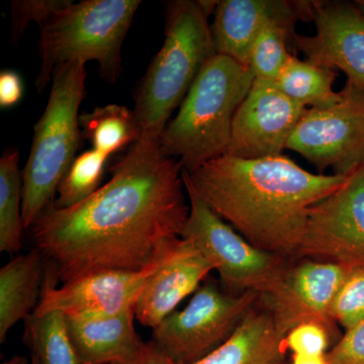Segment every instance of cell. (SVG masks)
<instances>
[{
	"label": "cell",
	"instance_id": "20",
	"mask_svg": "<svg viewBox=\"0 0 364 364\" xmlns=\"http://www.w3.org/2000/svg\"><path fill=\"white\" fill-rule=\"evenodd\" d=\"M337 72L291 54L274 85L284 95L308 109L331 107L340 100L333 90Z\"/></svg>",
	"mask_w": 364,
	"mask_h": 364
},
{
	"label": "cell",
	"instance_id": "19",
	"mask_svg": "<svg viewBox=\"0 0 364 364\" xmlns=\"http://www.w3.org/2000/svg\"><path fill=\"white\" fill-rule=\"evenodd\" d=\"M45 272L44 256L36 248L16 256L0 269L1 343L6 342L9 330L30 317L39 305Z\"/></svg>",
	"mask_w": 364,
	"mask_h": 364
},
{
	"label": "cell",
	"instance_id": "25",
	"mask_svg": "<svg viewBox=\"0 0 364 364\" xmlns=\"http://www.w3.org/2000/svg\"><path fill=\"white\" fill-rule=\"evenodd\" d=\"M109 157L91 149L78 155L60 182L54 205L58 208L73 207L92 196L104 177Z\"/></svg>",
	"mask_w": 364,
	"mask_h": 364
},
{
	"label": "cell",
	"instance_id": "2",
	"mask_svg": "<svg viewBox=\"0 0 364 364\" xmlns=\"http://www.w3.org/2000/svg\"><path fill=\"white\" fill-rule=\"evenodd\" d=\"M348 176L314 174L284 155L240 159L223 155L193 172L186 191L255 247L296 259L309 210Z\"/></svg>",
	"mask_w": 364,
	"mask_h": 364
},
{
	"label": "cell",
	"instance_id": "27",
	"mask_svg": "<svg viewBox=\"0 0 364 364\" xmlns=\"http://www.w3.org/2000/svg\"><path fill=\"white\" fill-rule=\"evenodd\" d=\"M71 0H14L11 2V28L14 41L23 37L28 25L39 26L72 4Z\"/></svg>",
	"mask_w": 364,
	"mask_h": 364
},
{
	"label": "cell",
	"instance_id": "22",
	"mask_svg": "<svg viewBox=\"0 0 364 364\" xmlns=\"http://www.w3.org/2000/svg\"><path fill=\"white\" fill-rule=\"evenodd\" d=\"M23 341L40 364H82L72 343L63 313H33L25 320Z\"/></svg>",
	"mask_w": 364,
	"mask_h": 364
},
{
	"label": "cell",
	"instance_id": "15",
	"mask_svg": "<svg viewBox=\"0 0 364 364\" xmlns=\"http://www.w3.org/2000/svg\"><path fill=\"white\" fill-rule=\"evenodd\" d=\"M305 0H221L210 23L215 54L248 67L249 54L261 31L273 23L296 26L311 21Z\"/></svg>",
	"mask_w": 364,
	"mask_h": 364
},
{
	"label": "cell",
	"instance_id": "12",
	"mask_svg": "<svg viewBox=\"0 0 364 364\" xmlns=\"http://www.w3.org/2000/svg\"><path fill=\"white\" fill-rule=\"evenodd\" d=\"M163 260L141 272L111 269L90 273L61 287H57L58 279L46 264L42 294L33 313L41 315L56 311L67 317L97 318L134 310L148 280Z\"/></svg>",
	"mask_w": 364,
	"mask_h": 364
},
{
	"label": "cell",
	"instance_id": "18",
	"mask_svg": "<svg viewBox=\"0 0 364 364\" xmlns=\"http://www.w3.org/2000/svg\"><path fill=\"white\" fill-rule=\"evenodd\" d=\"M287 352L284 337L259 299L230 339L189 364H287Z\"/></svg>",
	"mask_w": 364,
	"mask_h": 364
},
{
	"label": "cell",
	"instance_id": "10",
	"mask_svg": "<svg viewBox=\"0 0 364 364\" xmlns=\"http://www.w3.org/2000/svg\"><path fill=\"white\" fill-rule=\"evenodd\" d=\"M364 267V166L309 210L296 259Z\"/></svg>",
	"mask_w": 364,
	"mask_h": 364
},
{
	"label": "cell",
	"instance_id": "7",
	"mask_svg": "<svg viewBox=\"0 0 364 364\" xmlns=\"http://www.w3.org/2000/svg\"><path fill=\"white\" fill-rule=\"evenodd\" d=\"M186 193L189 214L181 238L191 241L217 270L223 289L259 296L272 291L294 259L255 247L198 196Z\"/></svg>",
	"mask_w": 364,
	"mask_h": 364
},
{
	"label": "cell",
	"instance_id": "29",
	"mask_svg": "<svg viewBox=\"0 0 364 364\" xmlns=\"http://www.w3.org/2000/svg\"><path fill=\"white\" fill-rule=\"evenodd\" d=\"M326 359L329 364H364V320L340 337Z\"/></svg>",
	"mask_w": 364,
	"mask_h": 364
},
{
	"label": "cell",
	"instance_id": "24",
	"mask_svg": "<svg viewBox=\"0 0 364 364\" xmlns=\"http://www.w3.org/2000/svg\"><path fill=\"white\" fill-rule=\"evenodd\" d=\"M296 26L273 23L265 26L254 41L249 54L248 67L256 79L274 82L293 53Z\"/></svg>",
	"mask_w": 364,
	"mask_h": 364
},
{
	"label": "cell",
	"instance_id": "32",
	"mask_svg": "<svg viewBox=\"0 0 364 364\" xmlns=\"http://www.w3.org/2000/svg\"><path fill=\"white\" fill-rule=\"evenodd\" d=\"M289 364H329L326 355L321 356H299L291 355V363Z\"/></svg>",
	"mask_w": 364,
	"mask_h": 364
},
{
	"label": "cell",
	"instance_id": "23",
	"mask_svg": "<svg viewBox=\"0 0 364 364\" xmlns=\"http://www.w3.org/2000/svg\"><path fill=\"white\" fill-rule=\"evenodd\" d=\"M20 153L6 152L0 159V251L18 253L23 248V171Z\"/></svg>",
	"mask_w": 364,
	"mask_h": 364
},
{
	"label": "cell",
	"instance_id": "31",
	"mask_svg": "<svg viewBox=\"0 0 364 364\" xmlns=\"http://www.w3.org/2000/svg\"><path fill=\"white\" fill-rule=\"evenodd\" d=\"M143 364H171L168 359L158 350L153 342H148L146 346L145 358Z\"/></svg>",
	"mask_w": 364,
	"mask_h": 364
},
{
	"label": "cell",
	"instance_id": "11",
	"mask_svg": "<svg viewBox=\"0 0 364 364\" xmlns=\"http://www.w3.org/2000/svg\"><path fill=\"white\" fill-rule=\"evenodd\" d=\"M350 269L337 263L294 259L272 291L260 296V304L284 337L299 325L316 323L338 338L331 306Z\"/></svg>",
	"mask_w": 364,
	"mask_h": 364
},
{
	"label": "cell",
	"instance_id": "9",
	"mask_svg": "<svg viewBox=\"0 0 364 364\" xmlns=\"http://www.w3.org/2000/svg\"><path fill=\"white\" fill-rule=\"evenodd\" d=\"M287 149L318 170L349 176L364 166V90L347 80L331 107L306 109Z\"/></svg>",
	"mask_w": 364,
	"mask_h": 364
},
{
	"label": "cell",
	"instance_id": "16",
	"mask_svg": "<svg viewBox=\"0 0 364 364\" xmlns=\"http://www.w3.org/2000/svg\"><path fill=\"white\" fill-rule=\"evenodd\" d=\"M213 270L198 249L181 238L148 280L134 308L136 320L154 330L176 312V306L186 296L198 291Z\"/></svg>",
	"mask_w": 364,
	"mask_h": 364
},
{
	"label": "cell",
	"instance_id": "34",
	"mask_svg": "<svg viewBox=\"0 0 364 364\" xmlns=\"http://www.w3.org/2000/svg\"><path fill=\"white\" fill-rule=\"evenodd\" d=\"M354 4L358 7L359 11L364 14V0H355Z\"/></svg>",
	"mask_w": 364,
	"mask_h": 364
},
{
	"label": "cell",
	"instance_id": "37",
	"mask_svg": "<svg viewBox=\"0 0 364 364\" xmlns=\"http://www.w3.org/2000/svg\"><path fill=\"white\" fill-rule=\"evenodd\" d=\"M287 364H289V363H287Z\"/></svg>",
	"mask_w": 364,
	"mask_h": 364
},
{
	"label": "cell",
	"instance_id": "28",
	"mask_svg": "<svg viewBox=\"0 0 364 364\" xmlns=\"http://www.w3.org/2000/svg\"><path fill=\"white\" fill-rule=\"evenodd\" d=\"M336 340L324 326L306 323L294 328L284 337V344L291 355H326L330 343Z\"/></svg>",
	"mask_w": 364,
	"mask_h": 364
},
{
	"label": "cell",
	"instance_id": "14",
	"mask_svg": "<svg viewBox=\"0 0 364 364\" xmlns=\"http://www.w3.org/2000/svg\"><path fill=\"white\" fill-rule=\"evenodd\" d=\"M313 36L296 33L293 49L308 61L334 71L364 90V14L354 2L312 0Z\"/></svg>",
	"mask_w": 364,
	"mask_h": 364
},
{
	"label": "cell",
	"instance_id": "33",
	"mask_svg": "<svg viewBox=\"0 0 364 364\" xmlns=\"http://www.w3.org/2000/svg\"><path fill=\"white\" fill-rule=\"evenodd\" d=\"M1 364H31V361H28V359L23 358V356H14V358L4 361V363Z\"/></svg>",
	"mask_w": 364,
	"mask_h": 364
},
{
	"label": "cell",
	"instance_id": "13",
	"mask_svg": "<svg viewBox=\"0 0 364 364\" xmlns=\"http://www.w3.org/2000/svg\"><path fill=\"white\" fill-rule=\"evenodd\" d=\"M306 111L274 83L255 78L235 114L227 155L240 159L282 155Z\"/></svg>",
	"mask_w": 364,
	"mask_h": 364
},
{
	"label": "cell",
	"instance_id": "1",
	"mask_svg": "<svg viewBox=\"0 0 364 364\" xmlns=\"http://www.w3.org/2000/svg\"><path fill=\"white\" fill-rule=\"evenodd\" d=\"M182 171L160 140L141 136L92 196L46 208L33 226L36 249L63 284L102 270L154 267L181 241L188 221Z\"/></svg>",
	"mask_w": 364,
	"mask_h": 364
},
{
	"label": "cell",
	"instance_id": "30",
	"mask_svg": "<svg viewBox=\"0 0 364 364\" xmlns=\"http://www.w3.org/2000/svg\"><path fill=\"white\" fill-rule=\"evenodd\" d=\"M23 85L21 76L11 70L0 73V105L2 109L14 107L23 97Z\"/></svg>",
	"mask_w": 364,
	"mask_h": 364
},
{
	"label": "cell",
	"instance_id": "26",
	"mask_svg": "<svg viewBox=\"0 0 364 364\" xmlns=\"http://www.w3.org/2000/svg\"><path fill=\"white\" fill-rule=\"evenodd\" d=\"M331 317L345 332L364 320V267L351 268L331 306Z\"/></svg>",
	"mask_w": 364,
	"mask_h": 364
},
{
	"label": "cell",
	"instance_id": "35",
	"mask_svg": "<svg viewBox=\"0 0 364 364\" xmlns=\"http://www.w3.org/2000/svg\"><path fill=\"white\" fill-rule=\"evenodd\" d=\"M31 364H40V363L38 361L37 358L31 356Z\"/></svg>",
	"mask_w": 364,
	"mask_h": 364
},
{
	"label": "cell",
	"instance_id": "6",
	"mask_svg": "<svg viewBox=\"0 0 364 364\" xmlns=\"http://www.w3.org/2000/svg\"><path fill=\"white\" fill-rule=\"evenodd\" d=\"M140 6L139 0H83L43 23L38 91L49 85L57 66L70 62L97 61L100 77L116 83L123 70L122 46Z\"/></svg>",
	"mask_w": 364,
	"mask_h": 364
},
{
	"label": "cell",
	"instance_id": "5",
	"mask_svg": "<svg viewBox=\"0 0 364 364\" xmlns=\"http://www.w3.org/2000/svg\"><path fill=\"white\" fill-rule=\"evenodd\" d=\"M81 62L55 68L48 104L33 127L32 147L23 170V221L33 227L55 200L60 182L76 158L81 135L79 109L85 97Z\"/></svg>",
	"mask_w": 364,
	"mask_h": 364
},
{
	"label": "cell",
	"instance_id": "36",
	"mask_svg": "<svg viewBox=\"0 0 364 364\" xmlns=\"http://www.w3.org/2000/svg\"><path fill=\"white\" fill-rule=\"evenodd\" d=\"M112 364H116V363H112Z\"/></svg>",
	"mask_w": 364,
	"mask_h": 364
},
{
	"label": "cell",
	"instance_id": "4",
	"mask_svg": "<svg viewBox=\"0 0 364 364\" xmlns=\"http://www.w3.org/2000/svg\"><path fill=\"white\" fill-rule=\"evenodd\" d=\"M255 76L247 66L215 54L205 62L163 131L160 147L166 156L193 172L227 154L235 114L252 87Z\"/></svg>",
	"mask_w": 364,
	"mask_h": 364
},
{
	"label": "cell",
	"instance_id": "17",
	"mask_svg": "<svg viewBox=\"0 0 364 364\" xmlns=\"http://www.w3.org/2000/svg\"><path fill=\"white\" fill-rule=\"evenodd\" d=\"M135 318L134 310L109 317H67L81 363L143 364L147 343L136 331Z\"/></svg>",
	"mask_w": 364,
	"mask_h": 364
},
{
	"label": "cell",
	"instance_id": "3",
	"mask_svg": "<svg viewBox=\"0 0 364 364\" xmlns=\"http://www.w3.org/2000/svg\"><path fill=\"white\" fill-rule=\"evenodd\" d=\"M218 1L176 0L165 9V39L135 95L142 136L160 140L205 62L215 55L210 23Z\"/></svg>",
	"mask_w": 364,
	"mask_h": 364
},
{
	"label": "cell",
	"instance_id": "8",
	"mask_svg": "<svg viewBox=\"0 0 364 364\" xmlns=\"http://www.w3.org/2000/svg\"><path fill=\"white\" fill-rule=\"evenodd\" d=\"M259 299L254 291L232 294L205 282L183 310L153 330V344L170 363H196L230 339Z\"/></svg>",
	"mask_w": 364,
	"mask_h": 364
},
{
	"label": "cell",
	"instance_id": "21",
	"mask_svg": "<svg viewBox=\"0 0 364 364\" xmlns=\"http://www.w3.org/2000/svg\"><path fill=\"white\" fill-rule=\"evenodd\" d=\"M80 127L83 136L92 144V149L109 158L138 142L142 136L135 112L119 105L97 107L81 114Z\"/></svg>",
	"mask_w": 364,
	"mask_h": 364
}]
</instances>
